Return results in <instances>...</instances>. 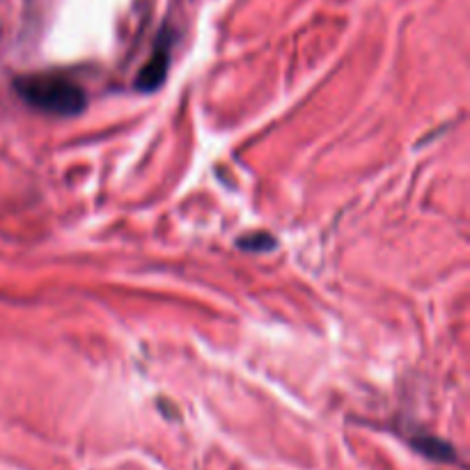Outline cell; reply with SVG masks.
Wrapping results in <instances>:
<instances>
[{
    "instance_id": "cell-2",
    "label": "cell",
    "mask_w": 470,
    "mask_h": 470,
    "mask_svg": "<svg viewBox=\"0 0 470 470\" xmlns=\"http://www.w3.org/2000/svg\"><path fill=\"white\" fill-rule=\"evenodd\" d=\"M170 46H172V33L165 28L163 33L159 35V39H156L152 58L145 62V67L136 76V83H133L138 92H154V90H159L163 85L170 69Z\"/></svg>"
},
{
    "instance_id": "cell-1",
    "label": "cell",
    "mask_w": 470,
    "mask_h": 470,
    "mask_svg": "<svg viewBox=\"0 0 470 470\" xmlns=\"http://www.w3.org/2000/svg\"><path fill=\"white\" fill-rule=\"evenodd\" d=\"M14 90L30 108L55 117L81 116L88 104L81 85L62 74H28L14 81Z\"/></svg>"
},
{
    "instance_id": "cell-4",
    "label": "cell",
    "mask_w": 470,
    "mask_h": 470,
    "mask_svg": "<svg viewBox=\"0 0 470 470\" xmlns=\"http://www.w3.org/2000/svg\"><path fill=\"white\" fill-rule=\"evenodd\" d=\"M275 246V241L267 235V232H258V235H248L239 241V248L251 252H267Z\"/></svg>"
},
{
    "instance_id": "cell-3",
    "label": "cell",
    "mask_w": 470,
    "mask_h": 470,
    "mask_svg": "<svg viewBox=\"0 0 470 470\" xmlns=\"http://www.w3.org/2000/svg\"><path fill=\"white\" fill-rule=\"evenodd\" d=\"M413 448L420 450L422 454L432 457L438 461H452L454 459V450L448 443L438 441V438H425V441H413Z\"/></svg>"
}]
</instances>
